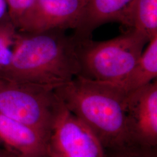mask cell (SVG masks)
<instances>
[{
	"label": "cell",
	"instance_id": "cell-1",
	"mask_svg": "<svg viewBox=\"0 0 157 157\" xmlns=\"http://www.w3.org/2000/svg\"><path fill=\"white\" fill-rule=\"evenodd\" d=\"M55 92L65 107L91 130L105 153L141 149L135 146L128 128V93L118 84L78 75Z\"/></svg>",
	"mask_w": 157,
	"mask_h": 157
},
{
	"label": "cell",
	"instance_id": "cell-2",
	"mask_svg": "<svg viewBox=\"0 0 157 157\" xmlns=\"http://www.w3.org/2000/svg\"><path fill=\"white\" fill-rule=\"evenodd\" d=\"M80 73L76 41L66 30L17 32L11 60L0 76L50 86L66 83Z\"/></svg>",
	"mask_w": 157,
	"mask_h": 157
},
{
	"label": "cell",
	"instance_id": "cell-3",
	"mask_svg": "<svg viewBox=\"0 0 157 157\" xmlns=\"http://www.w3.org/2000/svg\"><path fill=\"white\" fill-rule=\"evenodd\" d=\"M75 40L80 67L79 75L115 84L135 67L144 46L150 41L144 34L132 28L107 41Z\"/></svg>",
	"mask_w": 157,
	"mask_h": 157
},
{
	"label": "cell",
	"instance_id": "cell-4",
	"mask_svg": "<svg viewBox=\"0 0 157 157\" xmlns=\"http://www.w3.org/2000/svg\"><path fill=\"white\" fill-rule=\"evenodd\" d=\"M63 107L52 87L0 76V113L36 129L47 140Z\"/></svg>",
	"mask_w": 157,
	"mask_h": 157
},
{
	"label": "cell",
	"instance_id": "cell-5",
	"mask_svg": "<svg viewBox=\"0 0 157 157\" xmlns=\"http://www.w3.org/2000/svg\"><path fill=\"white\" fill-rule=\"evenodd\" d=\"M48 157H105V151L95 135L65 105L47 141Z\"/></svg>",
	"mask_w": 157,
	"mask_h": 157
},
{
	"label": "cell",
	"instance_id": "cell-6",
	"mask_svg": "<svg viewBox=\"0 0 157 157\" xmlns=\"http://www.w3.org/2000/svg\"><path fill=\"white\" fill-rule=\"evenodd\" d=\"M85 4L86 0H34L15 26L19 32L25 33L75 30Z\"/></svg>",
	"mask_w": 157,
	"mask_h": 157
},
{
	"label": "cell",
	"instance_id": "cell-7",
	"mask_svg": "<svg viewBox=\"0 0 157 157\" xmlns=\"http://www.w3.org/2000/svg\"><path fill=\"white\" fill-rule=\"evenodd\" d=\"M128 128L135 146L157 149V82L154 80L126 97Z\"/></svg>",
	"mask_w": 157,
	"mask_h": 157
},
{
	"label": "cell",
	"instance_id": "cell-8",
	"mask_svg": "<svg viewBox=\"0 0 157 157\" xmlns=\"http://www.w3.org/2000/svg\"><path fill=\"white\" fill-rule=\"evenodd\" d=\"M136 0H86L81 20L73 35L75 39H91L96 29L109 22L130 28V13Z\"/></svg>",
	"mask_w": 157,
	"mask_h": 157
},
{
	"label": "cell",
	"instance_id": "cell-9",
	"mask_svg": "<svg viewBox=\"0 0 157 157\" xmlns=\"http://www.w3.org/2000/svg\"><path fill=\"white\" fill-rule=\"evenodd\" d=\"M0 141L23 157H48L47 139L36 129L0 113Z\"/></svg>",
	"mask_w": 157,
	"mask_h": 157
},
{
	"label": "cell",
	"instance_id": "cell-10",
	"mask_svg": "<svg viewBox=\"0 0 157 157\" xmlns=\"http://www.w3.org/2000/svg\"><path fill=\"white\" fill-rule=\"evenodd\" d=\"M157 37L149 41L135 67L117 84L127 93L137 90L157 78Z\"/></svg>",
	"mask_w": 157,
	"mask_h": 157
},
{
	"label": "cell",
	"instance_id": "cell-11",
	"mask_svg": "<svg viewBox=\"0 0 157 157\" xmlns=\"http://www.w3.org/2000/svg\"><path fill=\"white\" fill-rule=\"evenodd\" d=\"M130 28L149 41L157 37V0H136L130 13Z\"/></svg>",
	"mask_w": 157,
	"mask_h": 157
},
{
	"label": "cell",
	"instance_id": "cell-12",
	"mask_svg": "<svg viewBox=\"0 0 157 157\" xmlns=\"http://www.w3.org/2000/svg\"><path fill=\"white\" fill-rule=\"evenodd\" d=\"M18 30L10 17L0 21V72L11 60Z\"/></svg>",
	"mask_w": 157,
	"mask_h": 157
},
{
	"label": "cell",
	"instance_id": "cell-13",
	"mask_svg": "<svg viewBox=\"0 0 157 157\" xmlns=\"http://www.w3.org/2000/svg\"><path fill=\"white\" fill-rule=\"evenodd\" d=\"M8 15L12 22L16 25L20 17L32 5L34 0H6Z\"/></svg>",
	"mask_w": 157,
	"mask_h": 157
},
{
	"label": "cell",
	"instance_id": "cell-14",
	"mask_svg": "<svg viewBox=\"0 0 157 157\" xmlns=\"http://www.w3.org/2000/svg\"><path fill=\"white\" fill-rule=\"evenodd\" d=\"M105 157H157V149L105 153Z\"/></svg>",
	"mask_w": 157,
	"mask_h": 157
},
{
	"label": "cell",
	"instance_id": "cell-15",
	"mask_svg": "<svg viewBox=\"0 0 157 157\" xmlns=\"http://www.w3.org/2000/svg\"><path fill=\"white\" fill-rule=\"evenodd\" d=\"M9 17L8 6L6 0H0V21Z\"/></svg>",
	"mask_w": 157,
	"mask_h": 157
},
{
	"label": "cell",
	"instance_id": "cell-16",
	"mask_svg": "<svg viewBox=\"0 0 157 157\" xmlns=\"http://www.w3.org/2000/svg\"><path fill=\"white\" fill-rule=\"evenodd\" d=\"M2 153L3 157H23L19 155H17L13 152L10 151L6 150L2 151Z\"/></svg>",
	"mask_w": 157,
	"mask_h": 157
},
{
	"label": "cell",
	"instance_id": "cell-17",
	"mask_svg": "<svg viewBox=\"0 0 157 157\" xmlns=\"http://www.w3.org/2000/svg\"><path fill=\"white\" fill-rule=\"evenodd\" d=\"M0 157H3V156H2V151H0Z\"/></svg>",
	"mask_w": 157,
	"mask_h": 157
}]
</instances>
